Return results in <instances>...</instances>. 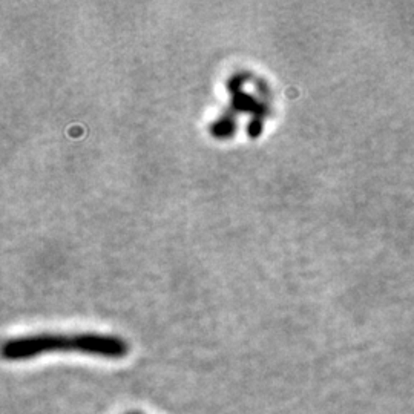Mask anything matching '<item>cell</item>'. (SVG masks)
Listing matches in <instances>:
<instances>
[{
    "mask_svg": "<svg viewBox=\"0 0 414 414\" xmlns=\"http://www.w3.org/2000/svg\"><path fill=\"white\" fill-rule=\"evenodd\" d=\"M3 358L8 360L31 359L51 351H80L109 359L125 358L129 344L118 336L77 333V335H33L6 341Z\"/></svg>",
    "mask_w": 414,
    "mask_h": 414,
    "instance_id": "6da1fadb",
    "label": "cell"
},
{
    "mask_svg": "<svg viewBox=\"0 0 414 414\" xmlns=\"http://www.w3.org/2000/svg\"><path fill=\"white\" fill-rule=\"evenodd\" d=\"M128 414H141V413H135V411H132V413H128Z\"/></svg>",
    "mask_w": 414,
    "mask_h": 414,
    "instance_id": "7a4b0ae2",
    "label": "cell"
}]
</instances>
